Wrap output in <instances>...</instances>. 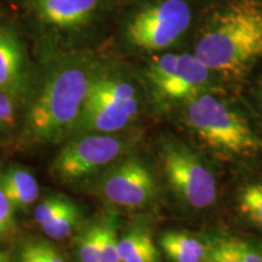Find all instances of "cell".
Segmentation results:
<instances>
[{"label":"cell","mask_w":262,"mask_h":262,"mask_svg":"<svg viewBox=\"0 0 262 262\" xmlns=\"http://www.w3.org/2000/svg\"><path fill=\"white\" fill-rule=\"evenodd\" d=\"M139 101L136 88L123 78L102 77L97 78L91 85L84 106L98 104H126Z\"/></svg>","instance_id":"13"},{"label":"cell","mask_w":262,"mask_h":262,"mask_svg":"<svg viewBox=\"0 0 262 262\" xmlns=\"http://www.w3.org/2000/svg\"><path fill=\"white\" fill-rule=\"evenodd\" d=\"M135 134H80L72 136L55 157L52 175L63 182H77L96 175L129 153Z\"/></svg>","instance_id":"4"},{"label":"cell","mask_w":262,"mask_h":262,"mask_svg":"<svg viewBox=\"0 0 262 262\" xmlns=\"http://www.w3.org/2000/svg\"><path fill=\"white\" fill-rule=\"evenodd\" d=\"M0 262H12V261L10 260V257L5 253L0 251Z\"/></svg>","instance_id":"23"},{"label":"cell","mask_w":262,"mask_h":262,"mask_svg":"<svg viewBox=\"0 0 262 262\" xmlns=\"http://www.w3.org/2000/svg\"><path fill=\"white\" fill-rule=\"evenodd\" d=\"M29 86L27 58L17 33L0 26V91L14 101H21Z\"/></svg>","instance_id":"9"},{"label":"cell","mask_w":262,"mask_h":262,"mask_svg":"<svg viewBox=\"0 0 262 262\" xmlns=\"http://www.w3.org/2000/svg\"><path fill=\"white\" fill-rule=\"evenodd\" d=\"M163 169L170 187L188 206L205 209L217 195L215 175L188 147L166 143L160 155Z\"/></svg>","instance_id":"5"},{"label":"cell","mask_w":262,"mask_h":262,"mask_svg":"<svg viewBox=\"0 0 262 262\" xmlns=\"http://www.w3.org/2000/svg\"><path fill=\"white\" fill-rule=\"evenodd\" d=\"M16 124L15 101L0 91V131L11 130Z\"/></svg>","instance_id":"22"},{"label":"cell","mask_w":262,"mask_h":262,"mask_svg":"<svg viewBox=\"0 0 262 262\" xmlns=\"http://www.w3.org/2000/svg\"><path fill=\"white\" fill-rule=\"evenodd\" d=\"M194 55L228 79H242L262 57V2L228 0L212 15Z\"/></svg>","instance_id":"1"},{"label":"cell","mask_w":262,"mask_h":262,"mask_svg":"<svg viewBox=\"0 0 262 262\" xmlns=\"http://www.w3.org/2000/svg\"><path fill=\"white\" fill-rule=\"evenodd\" d=\"M97 75L84 61L67 62L51 72L28 107L25 139L40 145L71 139Z\"/></svg>","instance_id":"2"},{"label":"cell","mask_w":262,"mask_h":262,"mask_svg":"<svg viewBox=\"0 0 262 262\" xmlns=\"http://www.w3.org/2000/svg\"><path fill=\"white\" fill-rule=\"evenodd\" d=\"M97 192L104 201L125 209L143 208L156 194V179L136 157L119 159L102 173Z\"/></svg>","instance_id":"8"},{"label":"cell","mask_w":262,"mask_h":262,"mask_svg":"<svg viewBox=\"0 0 262 262\" xmlns=\"http://www.w3.org/2000/svg\"><path fill=\"white\" fill-rule=\"evenodd\" d=\"M159 245L171 262H204L209 250V242L179 231L163 233Z\"/></svg>","instance_id":"12"},{"label":"cell","mask_w":262,"mask_h":262,"mask_svg":"<svg viewBox=\"0 0 262 262\" xmlns=\"http://www.w3.org/2000/svg\"><path fill=\"white\" fill-rule=\"evenodd\" d=\"M258 95H260V98L262 101V77H261V79L258 80Z\"/></svg>","instance_id":"24"},{"label":"cell","mask_w":262,"mask_h":262,"mask_svg":"<svg viewBox=\"0 0 262 262\" xmlns=\"http://www.w3.org/2000/svg\"><path fill=\"white\" fill-rule=\"evenodd\" d=\"M120 262H160L158 248L146 229L131 228L119 239Z\"/></svg>","instance_id":"14"},{"label":"cell","mask_w":262,"mask_h":262,"mask_svg":"<svg viewBox=\"0 0 262 262\" xmlns=\"http://www.w3.org/2000/svg\"><path fill=\"white\" fill-rule=\"evenodd\" d=\"M191 21L192 11L186 0H159L134 15L126 35L137 48L163 50L187 31Z\"/></svg>","instance_id":"6"},{"label":"cell","mask_w":262,"mask_h":262,"mask_svg":"<svg viewBox=\"0 0 262 262\" xmlns=\"http://www.w3.org/2000/svg\"><path fill=\"white\" fill-rule=\"evenodd\" d=\"M186 123L203 143L222 155L250 156L262 147L247 120L214 95L192 97Z\"/></svg>","instance_id":"3"},{"label":"cell","mask_w":262,"mask_h":262,"mask_svg":"<svg viewBox=\"0 0 262 262\" xmlns=\"http://www.w3.org/2000/svg\"><path fill=\"white\" fill-rule=\"evenodd\" d=\"M101 221L84 228L77 241V257L79 262H100Z\"/></svg>","instance_id":"17"},{"label":"cell","mask_w":262,"mask_h":262,"mask_svg":"<svg viewBox=\"0 0 262 262\" xmlns=\"http://www.w3.org/2000/svg\"><path fill=\"white\" fill-rule=\"evenodd\" d=\"M81 211L79 206L72 202L67 208L50 222L41 226L42 233L51 241L61 242L70 238L73 232L80 225Z\"/></svg>","instance_id":"15"},{"label":"cell","mask_w":262,"mask_h":262,"mask_svg":"<svg viewBox=\"0 0 262 262\" xmlns=\"http://www.w3.org/2000/svg\"><path fill=\"white\" fill-rule=\"evenodd\" d=\"M100 0H32V8L44 24L77 28L89 22Z\"/></svg>","instance_id":"10"},{"label":"cell","mask_w":262,"mask_h":262,"mask_svg":"<svg viewBox=\"0 0 262 262\" xmlns=\"http://www.w3.org/2000/svg\"><path fill=\"white\" fill-rule=\"evenodd\" d=\"M119 234L113 217L101 221L100 262H120Z\"/></svg>","instance_id":"19"},{"label":"cell","mask_w":262,"mask_h":262,"mask_svg":"<svg viewBox=\"0 0 262 262\" xmlns=\"http://www.w3.org/2000/svg\"><path fill=\"white\" fill-rule=\"evenodd\" d=\"M15 212L16 209L0 185V239L6 238L15 231Z\"/></svg>","instance_id":"21"},{"label":"cell","mask_w":262,"mask_h":262,"mask_svg":"<svg viewBox=\"0 0 262 262\" xmlns=\"http://www.w3.org/2000/svg\"><path fill=\"white\" fill-rule=\"evenodd\" d=\"M0 185L16 211H26L39 198V183L28 169L9 165L0 171Z\"/></svg>","instance_id":"11"},{"label":"cell","mask_w":262,"mask_h":262,"mask_svg":"<svg viewBox=\"0 0 262 262\" xmlns=\"http://www.w3.org/2000/svg\"><path fill=\"white\" fill-rule=\"evenodd\" d=\"M16 262H67V260L51 242L35 239L21 244Z\"/></svg>","instance_id":"16"},{"label":"cell","mask_w":262,"mask_h":262,"mask_svg":"<svg viewBox=\"0 0 262 262\" xmlns=\"http://www.w3.org/2000/svg\"><path fill=\"white\" fill-rule=\"evenodd\" d=\"M72 203L66 195L54 194L45 198L34 209V221L39 227L50 222Z\"/></svg>","instance_id":"20"},{"label":"cell","mask_w":262,"mask_h":262,"mask_svg":"<svg viewBox=\"0 0 262 262\" xmlns=\"http://www.w3.org/2000/svg\"><path fill=\"white\" fill-rule=\"evenodd\" d=\"M239 210L245 217L262 229V183H251L242 191L238 199Z\"/></svg>","instance_id":"18"},{"label":"cell","mask_w":262,"mask_h":262,"mask_svg":"<svg viewBox=\"0 0 262 262\" xmlns=\"http://www.w3.org/2000/svg\"><path fill=\"white\" fill-rule=\"evenodd\" d=\"M210 72L194 54H164L149 62L147 79L163 100H191L208 83Z\"/></svg>","instance_id":"7"}]
</instances>
